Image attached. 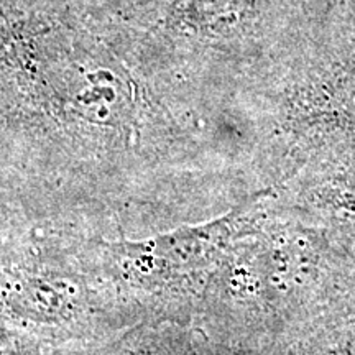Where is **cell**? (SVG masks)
I'll return each instance as SVG.
<instances>
[{
    "label": "cell",
    "mask_w": 355,
    "mask_h": 355,
    "mask_svg": "<svg viewBox=\"0 0 355 355\" xmlns=\"http://www.w3.org/2000/svg\"><path fill=\"white\" fill-rule=\"evenodd\" d=\"M232 216L198 227H183L144 242H119L109 247L122 270L140 282H162L207 265L227 245Z\"/></svg>",
    "instance_id": "1"
},
{
    "label": "cell",
    "mask_w": 355,
    "mask_h": 355,
    "mask_svg": "<svg viewBox=\"0 0 355 355\" xmlns=\"http://www.w3.org/2000/svg\"><path fill=\"white\" fill-rule=\"evenodd\" d=\"M8 304L35 321H60L74 309V293L51 279L25 278L8 290Z\"/></svg>",
    "instance_id": "2"
},
{
    "label": "cell",
    "mask_w": 355,
    "mask_h": 355,
    "mask_svg": "<svg viewBox=\"0 0 355 355\" xmlns=\"http://www.w3.org/2000/svg\"><path fill=\"white\" fill-rule=\"evenodd\" d=\"M0 355H28V352L20 340L0 332Z\"/></svg>",
    "instance_id": "3"
},
{
    "label": "cell",
    "mask_w": 355,
    "mask_h": 355,
    "mask_svg": "<svg viewBox=\"0 0 355 355\" xmlns=\"http://www.w3.org/2000/svg\"><path fill=\"white\" fill-rule=\"evenodd\" d=\"M128 355H144V354H128Z\"/></svg>",
    "instance_id": "4"
}]
</instances>
